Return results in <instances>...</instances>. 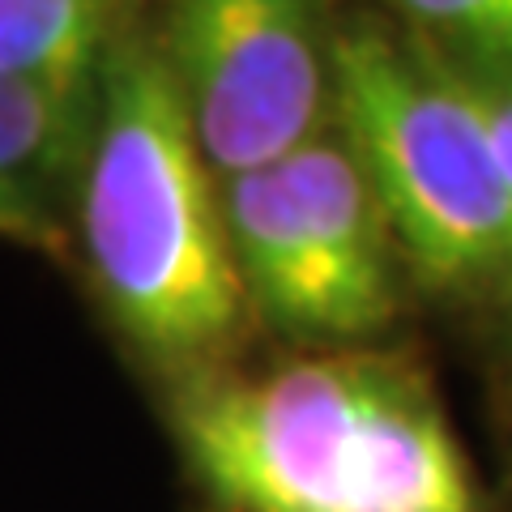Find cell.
I'll return each instance as SVG.
<instances>
[{
    "instance_id": "obj_5",
    "label": "cell",
    "mask_w": 512,
    "mask_h": 512,
    "mask_svg": "<svg viewBox=\"0 0 512 512\" xmlns=\"http://www.w3.org/2000/svg\"><path fill=\"white\" fill-rule=\"evenodd\" d=\"M278 175L312 235L316 265L338 320V342L376 338L402 312L397 239L338 128H325L278 158Z\"/></svg>"
},
{
    "instance_id": "obj_7",
    "label": "cell",
    "mask_w": 512,
    "mask_h": 512,
    "mask_svg": "<svg viewBox=\"0 0 512 512\" xmlns=\"http://www.w3.org/2000/svg\"><path fill=\"white\" fill-rule=\"evenodd\" d=\"M94 103L0 73V239L60 248L64 201L86 163Z\"/></svg>"
},
{
    "instance_id": "obj_1",
    "label": "cell",
    "mask_w": 512,
    "mask_h": 512,
    "mask_svg": "<svg viewBox=\"0 0 512 512\" xmlns=\"http://www.w3.org/2000/svg\"><path fill=\"white\" fill-rule=\"evenodd\" d=\"M175 436L231 512H478L427 376L393 355L197 372L175 397Z\"/></svg>"
},
{
    "instance_id": "obj_3",
    "label": "cell",
    "mask_w": 512,
    "mask_h": 512,
    "mask_svg": "<svg viewBox=\"0 0 512 512\" xmlns=\"http://www.w3.org/2000/svg\"><path fill=\"white\" fill-rule=\"evenodd\" d=\"M329 124L367 175L419 286L444 295L500 286V175L470 94L431 47L380 18L333 22Z\"/></svg>"
},
{
    "instance_id": "obj_2",
    "label": "cell",
    "mask_w": 512,
    "mask_h": 512,
    "mask_svg": "<svg viewBox=\"0 0 512 512\" xmlns=\"http://www.w3.org/2000/svg\"><path fill=\"white\" fill-rule=\"evenodd\" d=\"M77 227L103 303L150 359L197 376L244 338L248 299L218 175L141 26L103 73L77 175Z\"/></svg>"
},
{
    "instance_id": "obj_6",
    "label": "cell",
    "mask_w": 512,
    "mask_h": 512,
    "mask_svg": "<svg viewBox=\"0 0 512 512\" xmlns=\"http://www.w3.org/2000/svg\"><path fill=\"white\" fill-rule=\"evenodd\" d=\"M222 222L244 286L248 312L299 342H338V320L316 265L312 235L303 227L278 167H256L218 180Z\"/></svg>"
},
{
    "instance_id": "obj_9",
    "label": "cell",
    "mask_w": 512,
    "mask_h": 512,
    "mask_svg": "<svg viewBox=\"0 0 512 512\" xmlns=\"http://www.w3.org/2000/svg\"><path fill=\"white\" fill-rule=\"evenodd\" d=\"M436 56L461 69L512 73V0H376Z\"/></svg>"
},
{
    "instance_id": "obj_8",
    "label": "cell",
    "mask_w": 512,
    "mask_h": 512,
    "mask_svg": "<svg viewBox=\"0 0 512 512\" xmlns=\"http://www.w3.org/2000/svg\"><path fill=\"white\" fill-rule=\"evenodd\" d=\"M133 30V0H0V73L94 103Z\"/></svg>"
},
{
    "instance_id": "obj_4",
    "label": "cell",
    "mask_w": 512,
    "mask_h": 512,
    "mask_svg": "<svg viewBox=\"0 0 512 512\" xmlns=\"http://www.w3.org/2000/svg\"><path fill=\"white\" fill-rule=\"evenodd\" d=\"M325 0H167L154 47L218 180L329 128Z\"/></svg>"
},
{
    "instance_id": "obj_10",
    "label": "cell",
    "mask_w": 512,
    "mask_h": 512,
    "mask_svg": "<svg viewBox=\"0 0 512 512\" xmlns=\"http://www.w3.org/2000/svg\"><path fill=\"white\" fill-rule=\"evenodd\" d=\"M444 60V56H440ZM461 90L470 94V103L478 111V124L487 133V150L495 175H500V192H504V295L512 303V73L500 69H461V64L444 60Z\"/></svg>"
}]
</instances>
